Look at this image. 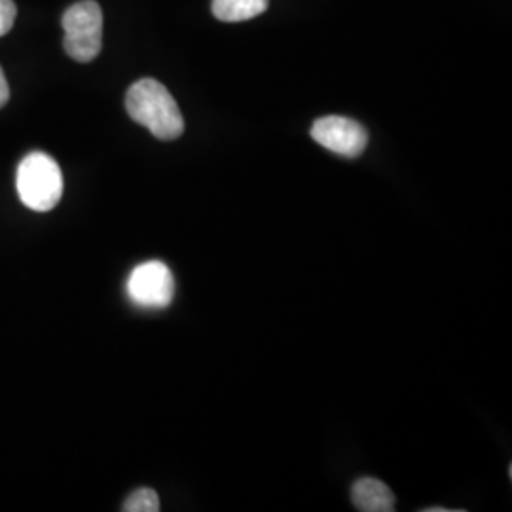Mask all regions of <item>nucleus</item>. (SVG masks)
<instances>
[{
	"instance_id": "f257e3e1",
	"label": "nucleus",
	"mask_w": 512,
	"mask_h": 512,
	"mask_svg": "<svg viewBox=\"0 0 512 512\" xmlns=\"http://www.w3.org/2000/svg\"><path fill=\"white\" fill-rule=\"evenodd\" d=\"M126 110L133 122L145 126L160 141H175L183 135L184 118L177 101L154 78L137 80L129 88Z\"/></svg>"
},
{
	"instance_id": "f03ea898",
	"label": "nucleus",
	"mask_w": 512,
	"mask_h": 512,
	"mask_svg": "<svg viewBox=\"0 0 512 512\" xmlns=\"http://www.w3.org/2000/svg\"><path fill=\"white\" fill-rule=\"evenodd\" d=\"M16 186L19 200L25 207L37 213H48L63 196L61 167L50 154L31 152L19 164Z\"/></svg>"
},
{
	"instance_id": "7ed1b4c3",
	"label": "nucleus",
	"mask_w": 512,
	"mask_h": 512,
	"mask_svg": "<svg viewBox=\"0 0 512 512\" xmlns=\"http://www.w3.org/2000/svg\"><path fill=\"white\" fill-rule=\"evenodd\" d=\"M63 46L80 63L93 61L103 46V12L95 0H82L63 14Z\"/></svg>"
},
{
	"instance_id": "20e7f679",
	"label": "nucleus",
	"mask_w": 512,
	"mask_h": 512,
	"mask_svg": "<svg viewBox=\"0 0 512 512\" xmlns=\"http://www.w3.org/2000/svg\"><path fill=\"white\" fill-rule=\"evenodd\" d=\"M126 293L139 308L162 310L173 302L175 277L164 262L148 260L129 274Z\"/></svg>"
},
{
	"instance_id": "39448f33",
	"label": "nucleus",
	"mask_w": 512,
	"mask_h": 512,
	"mask_svg": "<svg viewBox=\"0 0 512 512\" xmlns=\"http://www.w3.org/2000/svg\"><path fill=\"white\" fill-rule=\"evenodd\" d=\"M311 137L321 147L344 158L361 156L368 145L366 129L359 122L344 116L319 118L311 128Z\"/></svg>"
},
{
	"instance_id": "423d86ee",
	"label": "nucleus",
	"mask_w": 512,
	"mask_h": 512,
	"mask_svg": "<svg viewBox=\"0 0 512 512\" xmlns=\"http://www.w3.org/2000/svg\"><path fill=\"white\" fill-rule=\"evenodd\" d=\"M351 501L361 512L395 511V495L378 478H359L351 488Z\"/></svg>"
},
{
	"instance_id": "0eeeda50",
	"label": "nucleus",
	"mask_w": 512,
	"mask_h": 512,
	"mask_svg": "<svg viewBox=\"0 0 512 512\" xmlns=\"http://www.w3.org/2000/svg\"><path fill=\"white\" fill-rule=\"evenodd\" d=\"M268 0H213V14L220 21L238 23L264 14Z\"/></svg>"
},
{
	"instance_id": "6e6552de",
	"label": "nucleus",
	"mask_w": 512,
	"mask_h": 512,
	"mask_svg": "<svg viewBox=\"0 0 512 512\" xmlns=\"http://www.w3.org/2000/svg\"><path fill=\"white\" fill-rule=\"evenodd\" d=\"M124 512H158L160 511V497L150 490V488H141L135 490L129 495L122 507Z\"/></svg>"
},
{
	"instance_id": "1a4fd4ad",
	"label": "nucleus",
	"mask_w": 512,
	"mask_h": 512,
	"mask_svg": "<svg viewBox=\"0 0 512 512\" xmlns=\"http://www.w3.org/2000/svg\"><path fill=\"white\" fill-rule=\"evenodd\" d=\"M18 16V8L14 0H0V38L8 35V31L14 27Z\"/></svg>"
},
{
	"instance_id": "9d476101",
	"label": "nucleus",
	"mask_w": 512,
	"mask_h": 512,
	"mask_svg": "<svg viewBox=\"0 0 512 512\" xmlns=\"http://www.w3.org/2000/svg\"><path fill=\"white\" fill-rule=\"evenodd\" d=\"M8 99H10V86H8L4 71H2V67H0V109L8 103Z\"/></svg>"
}]
</instances>
